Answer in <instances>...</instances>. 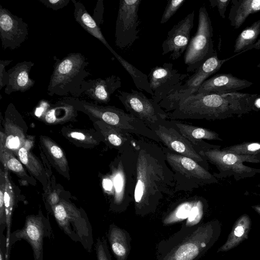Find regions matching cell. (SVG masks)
<instances>
[{"label":"cell","mask_w":260,"mask_h":260,"mask_svg":"<svg viewBox=\"0 0 260 260\" xmlns=\"http://www.w3.org/2000/svg\"><path fill=\"white\" fill-rule=\"evenodd\" d=\"M136 148L134 206L136 214L144 216L154 213L165 197L175 193V180L162 147L139 139Z\"/></svg>","instance_id":"6da1fadb"},{"label":"cell","mask_w":260,"mask_h":260,"mask_svg":"<svg viewBox=\"0 0 260 260\" xmlns=\"http://www.w3.org/2000/svg\"><path fill=\"white\" fill-rule=\"evenodd\" d=\"M257 94L238 92L194 93L180 101L174 110L167 112L169 119H223L241 116L254 109Z\"/></svg>","instance_id":"7a4b0ae2"},{"label":"cell","mask_w":260,"mask_h":260,"mask_svg":"<svg viewBox=\"0 0 260 260\" xmlns=\"http://www.w3.org/2000/svg\"><path fill=\"white\" fill-rule=\"evenodd\" d=\"M211 223L186 226L166 240L157 248L156 260H195L209 247L213 230Z\"/></svg>","instance_id":"3957f363"},{"label":"cell","mask_w":260,"mask_h":260,"mask_svg":"<svg viewBox=\"0 0 260 260\" xmlns=\"http://www.w3.org/2000/svg\"><path fill=\"white\" fill-rule=\"evenodd\" d=\"M53 59L55 62L47 87L48 94L80 96L82 94V83L90 75L86 70L89 62L86 57L81 53L74 52L61 59L56 56Z\"/></svg>","instance_id":"277c9868"},{"label":"cell","mask_w":260,"mask_h":260,"mask_svg":"<svg viewBox=\"0 0 260 260\" xmlns=\"http://www.w3.org/2000/svg\"><path fill=\"white\" fill-rule=\"evenodd\" d=\"M70 101L77 111L83 112L93 121H103L132 134L143 137L160 144L154 132L142 121L122 109L114 106L99 105L97 103L80 100L73 96H70Z\"/></svg>","instance_id":"5b68a950"},{"label":"cell","mask_w":260,"mask_h":260,"mask_svg":"<svg viewBox=\"0 0 260 260\" xmlns=\"http://www.w3.org/2000/svg\"><path fill=\"white\" fill-rule=\"evenodd\" d=\"M60 229L72 241L79 243L88 252L92 251L93 236L91 224L86 213L74 204L60 200L52 208Z\"/></svg>","instance_id":"8992f818"},{"label":"cell","mask_w":260,"mask_h":260,"mask_svg":"<svg viewBox=\"0 0 260 260\" xmlns=\"http://www.w3.org/2000/svg\"><path fill=\"white\" fill-rule=\"evenodd\" d=\"M166 161L174 173L175 193L190 191L206 185L217 183V179L208 170L189 157L162 147Z\"/></svg>","instance_id":"52a82bcc"},{"label":"cell","mask_w":260,"mask_h":260,"mask_svg":"<svg viewBox=\"0 0 260 260\" xmlns=\"http://www.w3.org/2000/svg\"><path fill=\"white\" fill-rule=\"evenodd\" d=\"M213 36L212 22L203 5L199 11L197 30L190 39L184 55L188 73L194 72L206 60L217 53L214 48Z\"/></svg>","instance_id":"ba28073f"},{"label":"cell","mask_w":260,"mask_h":260,"mask_svg":"<svg viewBox=\"0 0 260 260\" xmlns=\"http://www.w3.org/2000/svg\"><path fill=\"white\" fill-rule=\"evenodd\" d=\"M199 153L208 162L216 166L219 173L213 175L216 178L233 176L236 180L239 181L260 174V169L244 164V162L260 163V156L235 154L221 148L203 150L199 151Z\"/></svg>","instance_id":"9c48e42d"},{"label":"cell","mask_w":260,"mask_h":260,"mask_svg":"<svg viewBox=\"0 0 260 260\" xmlns=\"http://www.w3.org/2000/svg\"><path fill=\"white\" fill-rule=\"evenodd\" d=\"M120 153L117 166L113 170L112 183L114 195L113 204L117 207V210L124 211L134 201L136 182V145Z\"/></svg>","instance_id":"30bf717a"},{"label":"cell","mask_w":260,"mask_h":260,"mask_svg":"<svg viewBox=\"0 0 260 260\" xmlns=\"http://www.w3.org/2000/svg\"><path fill=\"white\" fill-rule=\"evenodd\" d=\"M116 96L128 113L142 121L153 132L169 119L168 114L152 99L142 92L132 89L129 92L118 90Z\"/></svg>","instance_id":"8fae6325"},{"label":"cell","mask_w":260,"mask_h":260,"mask_svg":"<svg viewBox=\"0 0 260 260\" xmlns=\"http://www.w3.org/2000/svg\"><path fill=\"white\" fill-rule=\"evenodd\" d=\"M54 238L53 230L48 218L40 210L37 215H30L25 218L22 228L11 233L10 248L18 241L24 240L31 246L34 260H43L44 239Z\"/></svg>","instance_id":"7c38bea8"},{"label":"cell","mask_w":260,"mask_h":260,"mask_svg":"<svg viewBox=\"0 0 260 260\" xmlns=\"http://www.w3.org/2000/svg\"><path fill=\"white\" fill-rule=\"evenodd\" d=\"M228 59H219L217 53L208 58L188 78L183 85L158 104L160 107L166 112L173 111L180 101L196 93L203 82L218 71Z\"/></svg>","instance_id":"4fadbf2b"},{"label":"cell","mask_w":260,"mask_h":260,"mask_svg":"<svg viewBox=\"0 0 260 260\" xmlns=\"http://www.w3.org/2000/svg\"><path fill=\"white\" fill-rule=\"evenodd\" d=\"M141 0H120L116 21L115 43L124 50L131 47L139 39L138 10Z\"/></svg>","instance_id":"5bb4252c"},{"label":"cell","mask_w":260,"mask_h":260,"mask_svg":"<svg viewBox=\"0 0 260 260\" xmlns=\"http://www.w3.org/2000/svg\"><path fill=\"white\" fill-rule=\"evenodd\" d=\"M188 74H181L173 68L171 63H164L162 66L152 68L148 76L151 90L152 99L159 104L182 85Z\"/></svg>","instance_id":"9a60e30c"},{"label":"cell","mask_w":260,"mask_h":260,"mask_svg":"<svg viewBox=\"0 0 260 260\" xmlns=\"http://www.w3.org/2000/svg\"><path fill=\"white\" fill-rule=\"evenodd\" d=\"M159 142L173 152L194 160L208 170V162L201 156L192 144L168 119L154 131Z\"/></svg>","instance_id":"2e32d148"},{"label":"cell","mask_w":260,"mask_h":260,"mask_svg":"<svg viewBox=\"0 0 260 260\" xmlns=\"http://www.w3.org/2000/svg\"><path fill=\"white\" fill-rule=\"evenodd\" d=\"M28 26L22 18L0 5V38L4 49L19 48L28 38Z\"/></svg>","instance_id":"e0dca14e"},{"label":"cell","mask_w":260,"mask_h":260,"mask_svg":"<svg viewBox=\"0 0 260 260\" xmlns=\"http://www.w3.org/2000/svg\"><path fill=\"white\" fill-rule=\"evenodd\" d=\"M194 17L193 11L168 31L167 38L162 44V55L170 53V58L175 60L185 51L191 39Z\"/></svg>","instance_id":"ac0fdd59"},{"label":"cell","mask_w":260,"mask_h":260,"mask_svg":"<svg viewBox=\"0 0 260 260\" xmlns=\"http://www.w3.org/2000/svg\"><path fill=\"white\" fill-rule=\"evenodd\" d=\"M121 86L120 78L113 75L105 79L84 80L81 89L82 93L95 103L107 104L111 100V95Z\"/></svg>","instance_id":"d6986e66"},{"label":"cell","mask_w":260,"mask_h":260,"mask_svg":"<svg viewBox=\"0 0 260 260\" xmlns=\"http://www.w3.org/2000/svg\"><path fill=\"white\" fill-rule=\"evenodd\" d=\"M171 124L187 139L198 152L206 149L220 148V146L209 144L204 140L223 141L218 134L209 129L192 125L178 120L169 119Z\"/></svg>","instance_id":"ffe728a7"},{"label":"cell","mask_w":260,"mask_h":260,"mask_svg":"<svg viewBox=\"0 0 260 260\" xmlns=\"http://www.w3.org/2000/svg\"><path fill=\"white\" fill-rule=\"evenodd\" d=\"M252 85L251 82L239 79L231 74H218L205 80L196 93L223 94L235 92Z\"/></svg>","instance_id":"44dd1931"},{"label":"cell","mask_w":260,"mask_h":260,"mask_svg":"<svg viewBox=\"0 0 260 260\" xmlns=\"http://www.w3.org/2000/svg\"><path fill=\"white\" fill-rule=\"evenodd\" d=\"M21 117L13 103L9 104L5 111L4 126L6 146L17 155L18 150L23 146L26 139L23 130L18 124Z\"/></svg>","instance_id":"7402d4cb"},{"label":"cell","mask_w":260,"mask_h":260,"mask_svg":"<svg viewBox=\"0 0 260 260\" xmlns=\"http://www.w3.org/2000/svg\"><path fill=\"white\" fill-rule=\"evenodd\" d=\"M93 121L105 142L110 147L118 150L120 153L136 146L137 139L132 134L102 121Z\"/></svg>","instance_id":"603a6c76"},{"label":"cell","mask_w":260,"mask_h":260,"mask_svg":"<svg viewBox=\"0 0 260 260\" xmlns=\"http://www.w3.org/2000/svg\"><path fill=\"white\" fill-rule=\"evenodd\" d=\"M34 63L31 61H23L17 63L7 72L9 81L5 89V93L24 92L29 90L35 84V81L30 78L29 74Z\"/></svg>","instance_id":"cb8c5ba5"},{"label":"cell","mask_w":260,"mask_h":260,"mask_svg":"<svg viewBox=\"0 0 260 260\" xmlns=\"http://www.w3.org/2000/svg\"><path fill=\"white\" fill-rule=\"evenodd\" d=\"M77 111L71 102L70 96L65 97L54 104L45 101L42 117L48 123H61L74 120L77 115Z\"/></svg>","instance_id":"d4e9b609"},{"label":"cell","mask_w":260,"mask_h":260,"mask_svg":"<svg viewBox=\"0 0 260 260\" xmlns=\"http://www.w3.org/2000/svg\"><path fill=\"white\" fill-rule=\"evenodd\" d=\"M107 237L116 259L127 260L131 249L132 240L128 232L114 224H111L108 229Z\"/></svg>","instance_id":"484cf974"},{"label":"cell","mask_w":260,"mask_h":260,"mask_svg":"<svg viewBox=\"0 0 260 260\" xmlns=\"http://www.w3.org/2000/svg\"><path fill=\"white\" fill-rule=\"evenodd\" d=\"M74 6L75 19L88 34L101 41L107 48L110 45L104 37L101 28L84 5L79 1L71 0Z\"/></svg>","instance_id":"4316f807"},{"label":"cell","mask_w":260,"mask_h":260,"mask_svg":"<svg viewBox=\"0 0 260 260\" xmlns=\"http://www.w3.org/2000/svg\"><path fill=\"white\" fill-rule=\"evenodd\" d=\"M229 15L231 25L239 28L250 15L260 11V0H232Z\"/></svg>","instance_id":"83f0119b"},{"label":"cell","mask_w":260,"mask_h":260,"mask_svg":"<svg viewBox=\"0 0 260 260\" xmlns=\"http://www.w3.org/2000/svg\"><path fill=\"white\" fill-rule=\"evenodd\" d=\"M40 141L46 155L54 167L64 177L69 178V166L61 148L53 140L47 136H41Z\"/></svg>","instance_id":"f1b7e54d"},{"label":"cell","mask_w":260,"mask_h":260,"mask_svg":"<svg viewBox=\"0 0 260 260\" xmlns=\"http://www.w3.org/2000/svg\"><path fill=\"white\" fill-rule=\"evenodd\" d=\"M107 48L130 75L138 89L145 91L153 96L154 94L151 89L148 76L122 58L110 46Z\"/></svg>","instance_id":"f546056e"},{"label":"cell","mask_w":260,"mask_h":260,"mask_svg":"<svg viewBox=\"0 0 260 260\" xmlns=\"http://www.w3.org/2000/svg\"><path fill=\"white\" fill-rule=\"evenodd\" d=\"M0 159L6 169L13 172L20 177H27L22 164L15 157L13 151L6 147L5 135L2 132L0 134Z\"/></svg>","instance_id":"4dcf8cb0"},{"label":"cell","mask_w":260,"mask_h":260,"mask_svg":"<svg viewBox=\"0 0 260 260\" xmlns=\"http://www.w3.org/2000/svg\"><path fill=\"white\" fill-rule=\"evenodd\" d=\"M249 217L244 214L237 221L235 226L224 245L218 251H225L237 245L246 237L250 225Z\"/></svg>","instance_id":"1f68e13d"},{"label":"cell","mask_w":260,"mask_h":260,"mask_svg":"<svg viewBox=\"0 0 260 260\" xmlns=\"http://www.w3.org/2000/svg\"><path fill=\"white\" fill-rule=\"evenodd\" d=\"M5 189L4 193V203L6 216L7 229V254L10 255V247L9 241L10 237V230L12 221V216L15 206V195L13 188L10 182L8 170L5 168Z\"/></svg>","instance_id":"d6a6232c"},{"label":"cell","mask_w":260,"mask_h":260,"mask_svg":"<svg viewBox=\"0 0 260 260\" xmlns=\"http://www.w3.org/2000/svg\"><path fill=\"white\" fill-rule=\"evenodd\" d=\"M260 34V20L244 29L237 37L234 46V53L242 52L254 44Z\"/></svg>","instance_id":"836d02e7"},{"label":"cell","mask_w":260,"mask_h":260,"mask_svg":"<svg viewBox=\"0 0 260 260\" xmlns=\"http://www.w3.org/2000/svg\"><path fill=\"white\" fill-rule=\"evenodd\" d=\"M31 145V143L26 140L24 145L18 150L17 155L21 162L33 176L40 177L43 171L42 166L37 158L29 151Z\"/></svg>","instance_id":"e575fe53"},{"label":"cell","mask_w":260,"mask_h":260,"mask_svg":"<svg viewBox=\"0 0 260 260\" xmlns=\"http://www.w3.org/2000/svg\"><path fill=\"white\" fill-rule=\"evenodd\" d=\"M196 202L197 201H191L179 205L163 219V224H173L187 218Z\"/></svg>","instance_id":"d590c367"},{"label":"cell","mask_w":260,"mask_h":260,"mask_svg":"<svg viewBox=\"0 0 260 260\" xmlns=\"http://www.w3.org/2000/svg\"><path fill=\"white\" fill-rule=\"evenodd\" d=\"M222 150L240 155L260 156V143L246 142L221 148Z\"/></svg>","instance_id":"8d00e7d4"},{"label":"cell","mask_w":260,"mask_h":260,"mask_svg":"<svg viewBox=\"0 0 260 260\" xmlns=\"http://www.w3.org/2000/svg\"><path fill=\"white\" fill-rule=\"evenodd\" d=\"M66 136L74 142L87 145H96L101 140L99 137L94 136L89 132L82 131L73 130L66 132Z\"/></svg>","instance_id":"74e56055"},{"label":"cell","mask_w":260,"mask_h":260,"mask_svg":"<svg viewBox=\"0 0 260 260\" xmlns=\"http://www.w3.org/2000/svg\"><path fill=\"white\" fill-rule=\"evenodd\" d=\"M5 189V172L1 169L0 172V235L4 234L7 229L6 216L4 203Z\"/></svg>","instance_id":"f35d334b"},{"label":"cell","mask_w":260,"mask_h":260,"mask_svg":"<svg viewBox=\"0 0 260 260\" xmlns=\"http://www.w3.org/2000/svg\"><path fill=\"white\" fill-rule=\"evenodd\" d=\"M203 213V204L201 201H197L192 208L185 225L190 227L197 225L201 221Z\"/></svg>","instance_id":"ab89813d"},{"label":"cell","mask_w":260,"mask_h":260,"mask_svg":"<svg viewBox=\"0 0 260 260\" xmlns=\"http://www.w3.org/2000/svg\"><path fill=\"white\" fill-rule=\"evenodd\" d=\"M185 2V0L168 1L160 19V24H163L168 21Z\"/></svg>","instance_id":"60d3db41"},{"label":"cell","mask_w":260,"mask_h":260,"mask_svg":"<svg viewBox=\"0 0 260 260\" xmlns=\"http://www.w3.org/2000/svg\"><path fill=\"white\" fill-rule=\"evenodd\" d=\"M95 249L97 260H112L108 249L107 240L104 236L96 239Z\"/></svg>","instance_id":"b9f144b4"},{"label":"cell","mask_w":260,"mask_h":260,"mask_svg":"<svg viewBox=\"0 0 260 260\" xmlns=\"http://www.w3.org/2000/svg\"><path fill=\"white\" fill-rule=\"evenodd\" d=\"M12 60H0V90L6 86L9 81V75L6 71V67L8 66Z\"/></svg>","instance_id":"7bdbcfd3"},{"label":"cell","mask_w":260,"mask_h":260,"mask_svg":"<svg viewBox=\"0 0 260 260\" xmlns=\"http://www.w3.org/2000/svg\"><path fill=\"white\" fill-rule=\"evenodd\" d=\"M48 8L54 11L62 9L67 6L70 0H38Z\"/></svg>","instance_id":"ee69618b"},{"label":"cell","mask_w":260,"mask_h":260,"mask_svg":"<svg viewBox=\"0 0 260 260\" xmlns=\"http://www.w3.org/2000/svg\"><path fill=\"white\" fill-rule=\"evenodd\" d=\"M104 7L103 4V1L99 0L97 2L96 6L94 9L92 17L99 26L101 24H102L104 22Z\"/></svg>","instance_id":"f6af8a7d"},{"label":"cell","mask_w":260,"mask_h":260,"mask_svg":"<svg viewBox=\"0 0 260 260\" xmlns=\"http://www.w3.org/2000/svg\"><path fill=\"white\" fill-rule=\"evenodd\" d=\"M231 0H210V6L214 8L216 6L219 12L220 16L222 18H225V13L226 8L228 6Z\"/></svg>","instance_id":"bcb514c9"},{"label":"cell","mask_w":260,"mask_h":260,"mask_svg":"<svg viewBox=\"0 0 260 260\" xmlns=\"http://www.w3.org/2000/svg\"><path fill=\"white\" fill-rule=\"evenodd\" d=\"M7 237L5 234L0 235V260H6Z\"/></svg>","instance_id":"7dc6e473"},{"label":"cell","mask_w":260,"mask_h":260,"mask_svg":"<svg viewBox=\"0 0 260 260\" xmlns=\"http://www.w3.org/2000/svg\"><path fill=\"white\" fill-rule=\"evenodd\" d=\"M103 184L104 188L106 190L110 191L113 188V183L110 179H104L103 182Z\"/></svg>","instance_id":"c3c4849f"},{"label":"cell","mask_w":260,"mask_h":260,"mask_svg":"<svg viewBox=\"0 0 260 260\" xmlns=\"http://www.w3.org/2000/svg\"><path fill=\"white\" fill-rule=\"evenodd\" d=\"M260 49V39L258 40L256 42H255L252 45L248 47L246 49H245L243 52H244L245 51H247L248 50H250V49Z\"/></svg>","instance_id":"681fc988"},{"label":"cell","mask_w":260,"mask_h":260,"mask_svg":"<svg viewBox=\"0 0 260 260\" xmlns=\"http://www.w3.org/2000/svg\"><path fill=\"white\" fill-rule=\"evenodd\" d=\"M252 208L255 210L258 213L260 214V204L253 206Z\"/></svg>","instance_id":"f907efd6"},{"label":"cell","mask_w":260,"mask_h":260,"mask_svg":"<svg viewBox=\"0 0 260 260\" xmlns=\"http://www.w3.org/2000/svg\"><path fill=\"white\" fill-rule=\"evenodd\" d=\"M257 187L260 188V183L257 185Z\"/></svg>","instance_id":"816d5d0a"},{"label":"cell","mask_w":260,"mask_h":260,"mask_svg":"<svg viewBox=\"0 0 260 260\" xmlns=\"http://www.w3.org/2000/svg\"><path fill=\"white\" fill-rule=\"evenodd\" d=\"M257 67L259 68H260V63L259 64H258V65L257 66Z\"/></svg>","instance_id":"f5cc1de1"}]
</instances>
